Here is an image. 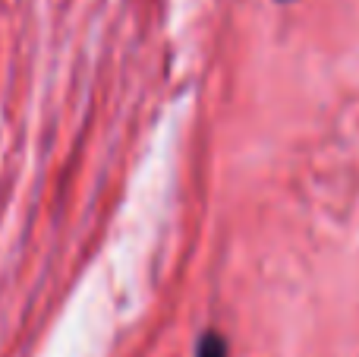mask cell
Masks as SVG:
<instances>
[{
  "instance_id": "cell-1",
  "label": "cell",
  "mask_w": 359,
  "mask_h": 357,
  "mask_svg": "<svg viewBox=\"0 0 359 357\" xmlns=\"http://www.w3.org/2000/svg\"><path fill=\"white\" fill-rule=\"evenodd\" d=\"M196 357H230V345L221 332L208 329V332L198 335L196 342Z\"/></svg>"
},
{
  "instance_id": "cell-2",
  "label": "cell",
  "mask_w": 359,
  "mask_h": 357,
  "mask_svg": "<svg viewBox=\"0 0 359 357\" xmlns=\"http://www.w3.org/2000/svg\"><path fill=\"white\" fill-rule=\"evenodd\" d=\"M280 4H287V0H280Z\"/></svg>"
}]
</instances>
